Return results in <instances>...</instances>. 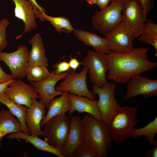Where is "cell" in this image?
Listing matches in <instances>:
<instances>
[{
    "label": "cell",
    "mask_w": 157,
    "mask_h": 157,
    "mask_svg": "<svg viewBox=\"0 0 157 157\" xmlns=\"http://www.w3.org/2000/svg\"><path fill=\"white\" fill-rule=\"evenodd\" d=\"M9 24L6 18L0 20V52H2L8 44L6 40V28Z\"/></svg>",
    "instance_id": "f546056e"
},
{
    "label": "cell",
    "mask_w": 157,
    "mask_h": 157,
    "mask_svg": "<svg viewBox=\"0 0 157 157\" xmlns=\"http://www.w3.org/2000/svg\"><path fill=\"white\" fill-rule=\"evenodd\" d=\"M123 21L133 29L136 37L141 35L144 29L142 16L143 8L138 0H124L122 6Z\"/></svg>",
    "instance_id": "5bb4252c"
},
{
    "label": "cell",
    "mask_w": 157,
    "mask_h": 157,
    "mask_svg": "<svg viewBox=\"0 0 157 157\" xmlns=\"http://www.w3.org/2000/svg\"><path fill=\"white\" fill-rule=\"evenodd\" d=\"M15 79H14L4 83L0 84V95L4 94L9 85Z\"/></svg>",
    "instance_id": "8d00e7d4"
},
{
    "label": "cell",
    "mask_w": 157,
    "mask_h": 157,
    "mask_svg": "<svg viewBox=\"0 0 157 157\" xmlns=\"http://www.w3.org/2000/svg\"><path fill=\"white\" fill-rule=\"evenodd\" d=\"M124 0H111V3L104 9L96 11L92 21L95 29L106 36L123 21L122 9Z\"/></svg>",
    "instance_id": "277c9868"
},
{
    "label": "cell",
    "mask_w": 157,
    "mask_h": 157,
    "mask_svg": "<svg viewBox=\"0 0 157 157\" xmlns=\"http://www.w3.org/2000/svg\"><path fill=\"white\" fill-rule=\"evenodd\" d=\"M127 92L123 98L126 101L142 95L146 99L157 95V80L136 76L127 82Z\"/></svg>",
    "instance_id": "7c38bea8"
},
{
    "label": "cell",
    "mask_w": 157,
    "mask_h": 157,
    "mask_svg": "<svg viewBox=\"0 0 157 157\" xmlns=\"http://www.w3.org/2000/svg\"><path fill=\"white\" fill-rule=\"evenodd\" d=\"M70 119L65 113L55 116L44 124V140L56 149H60L69 133Z\"/></svg>",
    "instance_id": "5b68a950"
},
{
    "label": "cell",
    "mask_w": 157,
    "mask_h": 157,
    "mask_svg": "<svg viewBox=\"0 0 157 157\" xmlns=\"http://www.w3.org/2000/svg\"><path fill=\"white\" fill-rule=\"evenodd\" d=\"M0 102L7 106L12 114L17 117L21 124L22 132L26 134L30 135L26 123L27 107L14 102L4 94L0 95Z\"/></svg>",
    "instance_id": "cb8c5ba5"
},
{
    "label": "cell",
    "mask_w": 157,
    "mask_h": 157,
    "mask_svg": "<svg viewBox=\"0 0 157 157\" xmlns=\"http://www.w3.org/2000/svg\"><path fill=\"white\" fill-rule=\"evenodd\" d=\"M153 144V148L148 151L146 157H157V141L155 140Z\"/></svg>",
    "instance_id": "e575fe53"
},
{
    "label": "cell",
    "mask_w": 157,
    "mask_h": 157,
    "mask_svg": "<svg viewBox=\"0 0 157 157\" xmlns=\"http://www.w3.org/2000/svg\"><path fill=\"white\" fill-rule=\"evenodd\" d=\"M68 94V92H63L60 97H55L51 99L49 104L47 113L40 124L41 127L51 118L69 111L71 104Z\"/></svg>",
    "instance_id": "44dd1931"
},
{
    "label": "cell",
    "mask_w": 157,
    "mask_h": 157,
    "mask_svg": "<svg viewBox=\"0 0 157 157\" xmlns=\"http://www.w3.org/2000/svg\"><path fill=\"white\" fill-rule=\"evenodd\" d=\"M14 79L11 75L6 74L2 69L0 65V84Z\"/></svg>",
    "instance_id": "d6a6232c"
},
{
    "label": "cell",
    "mask_w": 157,
    "mask_h": 157,
    "mask_svg": "<svg viewBox=\"0 0 157 157\" xmlns=\"http://www.w3.org/2000/svg\"><path fill=\"white\" fill-rule=\"evenodd\" d=\"M12 0L15 4V17L22 20L25 25L23 32L15 37L18 39L25 33L35 29L37 26L33 12L34 6L32 3L27 0Z\"/></svg>",
    "instance_id": "e0dca14e"
},
{
    "label": "cell",
    "mask_w": 157,
    "mask_h": 157,
    "mask_svg": "<svg viewBox=\"0 0 157 157\" xmlns=\"http://www.w3.org/2000/svg\"><path fill=\"white\" fill-rule=\"evenodd\" d=\"M33 8V12L35 17L39 18L42 21H49L59 33H60L64 29L67 30L68 32L74 30L70 21L67 18L63 16L53 17L49 16L45 13H41L35 7Z\"/></svg>",
    "instance_id": "d4e9b609"
},
{
    "label": "cell",
    "mask_w": 157,
    "mask_h": 157,
    "mask_svg": "<svg viewBox=\"0 0 157 157\" xmlns=\"http://www.w3.org/2000/svg\"><path fill=\"white\" fill-rule=\"evenodd\" d=\"M144 24V29L139 38L140 42L150 44L155 49L157 56V24L151 19H148Z\"/></svg>",
    "instance_id": "484cf974"
},
{
    "label": "cell",
    "mask_w": 157,
    "mask_h": 157,
    "mask_svg": "<svg viewBox=\"0 0 157 157\" xmlns=\"http://www.w3.org/2000/svg\"><path fill=\"white\" fill-rule=\"evenodd\" d=\"M137 108L120 107L110 121L108 126L113 141L119 144L131 138L134 126L137 124Z\"/></svg>",
    "instance_id": "3957f363"
},
{
    "label": "cell",
    "mask_w": 157,
    "mask_h": 157,
    "mask_svg": "<svg viewBox=\"0 0 157 157\" xmlns=\"http://www.w3.org/2000/svg\"><path fill=\"white\" fill-rule=\"evenodd\" d=\"M90 4H96L98 0H86Z\"/></svg>",
    "instance_id": "f35d334b"
},
{
    "label": "cell",
    "mask_w": 157,
    "mask_h": 157,
    "mask_svg": "<svg viewBox=\"0 0 157 157\" xmlns=\"http://www.w3.org/2000/svg\"><path fill=\"white\" fill-rule=\"evenodd\" d=\"M88 72V68L85 66L79 73L70 69L64 79L56 88V90L62 92H69L86 97L92 100H95V95L88 90L87 86V75Z\"/></svg>",
    "instance_id": "52a82bcc"
},
{
    "label": "cell",
    "mask_w": 157,
    "mask_h": 157,
    "mask_svg": "<svg viewBox=\"0 0 157 157\" xmlns=\"http://www.w3.org/2000/svg\"><path fill=\"white\" fill-rule=\"evenodd\" d=\"M68 63L70 69L74 71L81 65V62L79 61L76 58L71 57Z\"/></svg>",
    "instance_id": "836d02e7"
},
{
    "label": "cell",
    "mask_w": 157,
    "mask_h": 157,
    "mask_svg": "<svg viewBox=\"0 0 157 157\" xmlns=\"http://www.w3.org/2000/svg\"><path fill=\"white\" fill-rule=\"evenodd\" d=\"M32 46L28 58V66L36 65L47 67L48 66L47 59L42 39L40 35L37 33L29 41Z\"/></svg>",
    "instance_id": "ffe728a7"
},
{
    "label": "cell",
    "mask_w": 157,
    "mask_h": 157,
    "mask_svg": "<svg viewBox=\"0 0 157 157\" xmlns=\"http://www.w3.org/2000/svg\"><path fill=\"white\" fill-rule=\"evenodd\" d=\"M148 48L133 49L128 53L111 51L106 54L108 71L107 78L115 83H124L133 77L157 66V63L147 58Z\"/></svg>",
    "instance_id": "6da1fadb"
},
{
    "label": "cell",
    "mask_w": 157,
    "mask_h": 157,
    "mask_svg": "<svg viewBox=\"0 0 157 157\" xmlns=\"http://www.w3.org/2000/svg\"><path fill=\"white\" fill-rule=\"evenodd\" d=\"M68 95L71 104L69 115L71 117L75 111L78 113H87L96 118L103 120L102 115L97 106V100H91L86 97L79 96L68 93Z\"/></svg>",
    "instance_id": "ac0fdd59"
},
{
    "label": "cell",
    "mask_w": 157,
    "mask_h": 157,
    "mask_svg": "<svg viewBox=\"0 0 157 157\" xmlns=\"http://www.w3.org/2000/svg\"><path fill=\"white\" fill-rule=\"evenodd\" d=\"M111 0H98L97 4L99 6L101 10H102L108 6Z\"/></svg>",
    "instance_id": "d590c367"
},
{
    "label": "cell",
    "mask_w": 157,
    "mask_h": 157,
    "mask_svg": "<svg viewBox=\"0 0 157 157\" xmlns=\"http://www.w3.org/2000/svg\"><path fill=\"white\" fill-rule=\"evenodd\" d=\"M22 131L21 124L9 110H0V147L3 138L7 134Z\"/></svg>",
    "instance_id": "603a6c76"
},
{
    "label": "cell",
    "mask_w": 157,
    "mask_h": 157,
    "mask_svg": "<svg viewBox=\"0 0 157 157\" xmlns=\"http://www.w3.org/2000/svg\"><path fill=\"white\" fill-rule=\"evenodd\" d=\"M105 37L111 51L125 53L131 51L134 49L133 42L136 37L135 33L125 22L122 21Z\"/></svg>",
    "instance_id": "ba28073f"
},
{
    "label": "cell",
    "mask_w": 157,
    "mask_h": 157,
    "mask_svg": "<svg viewBox=\"0 0 157 157\" xmlns=\"http://www.w3.org/2000/svg\"><path fill=\"white\" fill-rule=\"evenodd\" d=\"M68 71L60 74H55L51 72V74L46 79L39 82H30L38 94L40 98L48 108L51 99L61 95L63 93L57 90L55 88L56 83L66 76Z\"/></svg>",
    "instance_id": "9a60e30c"
},
{
    "label": "cell",
    "mask_w": 157,
    "mask_h": 157,
    "mask_svg": "<svg viewBox=\"0 0 157 157\" xmlns=\"http://www.w3.org/2000/svg\"><path fill=\"white\" fill-rule=\"evenodd\" d=\"M28 1L31 2L32 4L33 5L34 7H35L36 9L40 12L42 13H45V11L43 8L40 6L36 2L35 0H27Z\"/></svg>",
    "instance_id": "74e56055"
},
{
    "label": "cell",
    "mask_w": 157,
    "mask_h": 157,
    "mask_svg": "<svg viewBox=\"0 0 157 157\" xmlns=\"http://www.w3.org/2000/svg\"><path fill=\"white\" fill-rule=\"evenodd\" d=\"M157 133V117L152 121L148 122L144 126L137 129L134 128L131 138L135 139L144 136L146 137L149 144L152 145L155 140L154 138Z\"/></svg>",
    "instance_id": "4316f807"
},
{
    "label": "cell",
    "mask_w": 157,
    "mask_h": 157,
    "mask_svg": "<svg viewBox=\"0 0 157 157\" xmlns=\"http://www.w3.org/2000/svg\"><path fill=\"white\" fill-rule=\"evenodd\" d=\"M55 69L53 72L56 74H59L69 71L70 68L68 62L64 60L55 64L53 66Z\"/></svg>",
    "instance_id": "1f68e13d"
},
{
    "label": "cell",
    "mask_w": 157,
    "mask_h": 157,
    "mask_svg": "<svg viewBox=\"0 0 157 157\" xmlns=\"http://www.w3.org/2000/svg\"><path fill=\"white\" fill-rule=\"evenodd\" d=\"M143 8L142 16L144 20H147V16L154 6L153 0H138Z\"/></svg>",
    "instance_id": "4dcf8cb0"
},
{
    "label": "cell",
    "mask_w": 157,
    "mask_h": 157,
    "mask_svg": "<svg viewBox=\"0 0 157 157\" xmlns=\"http://www.w3.org/2000/svg\"><path fill=\"white\" fill-rule=\"evenodd\" d=\"M84 143L82 119L80 116L73 117L68 134L60 149L63 157H73L77 149Z\"/></svg>",
    "instance_id": "4fadbf2b"
},
{
    "label": "cell",
    "mask_w": 157,
    "mask_h": 157,
    "mask_svg": "<svg viewBox=\"0 0 157 157\" xmlns=\"http://www.w3.org/2000/svg\"><path fill=\"white\" fill-rule=\"evenodd\" d=\"M4 94L14 102L27 108L32 104L33 99L40 98L34 87L22 81L20 78L12 81Z\"/></svg>",
    "instance_id": "8fae6325"
},
{
    "label": "cell",
    "mask_w": 157,
    "mask_h": 157,
    "mask_svg": "<svg viewBox=\"0 0 157 157\" xmlns=\"http://www.w3.org/2000/svg\"><path fill=\"white\" fill-rule=\"evenodd\" d=\"M73 157H99L94 147L85 142L76 150Z\"/></svg>",
    "instance_id": "f1b7e54d"
},
{
    "label": "cell",
    "mask_w": 157,
    "mask_h": 157,
    "mask_svg": "<svg viewBox=\"0 0 157 157\" xmlns=\"http://www.w3.org/2000/svg\"><path fill=\"white\" fill-rule=\"evenodd\" d=\"M116 88V84L114 82L108 83L102 88L93 84L92 88L93 94L99 96L97 105L103 121L108 125L121 107L115 98Z\"/></svg>",
    "instance_id": "8992f818"
},
{
    "label": "cell",
    "mask_w": 157,
    "mask_h": 157,
    "mask_svg": "<svg viewBox=\"0 0 157 157\" xmlns=\"http://www.w3.org/2000/svg\"><path fill=\"white\" fill-rule=\"evenodd\" d=\"M29 52L24 45L19 46L12 53L0 52V61H3L8 67L14 79H24L26 76Z\"/></svg>",
    "instance_id": "30bf717a"
},
{
    "label": "cell",
    "mask_w": 157,
    "mask_h": 157,
    "mask_svg": "<svg viewBox=\"0 0 157 157\" xmlns=\"http://www.w3.org/2000/svg\"><path fill=\"white\" fill-rule=\"evenodd\" d=\"M85 142L94 148L99 157H105L112 144L108 125L88 114L82 119Z\"/></svg>",
    "instance_id": "7a4b0ae2"
},
{
    "label": "cell",
    "mask_w": 157,
    "mask_h": 157,
    "mask_svg": "<svg viewBox=\"0 0 157 157\" xmlns=\"http://www.w3.org/2000/svg\"><path fill=\"white\" fill-rule=\"evenodd\" d=\"M47 67L39 65L28 66L26 76L30 82H39L47 78L50 74Z\"/></svg>",
    "instance_id": "83f0119b"
},
{
    "label": "cell",
    "mask_w": 157,
    "mask_h": 157,
    "mask_svg": "<svg viewBox=\"0 0 157 157\" xmlns=\"http://www.w3.org/2000/svg\"><path fill=\"white\" fill-rule=\"evenodd\" d=\"M36 99H33L32 104L27 108L26 123L30 135L43 136L40 124L45 117L46 107L42 100L38 101Z\"/></svg>",
    "instance_id": "2e32d148"
},
{
    "label": "cell",
    "mask_w": 157,
    "mask_h": 157,
    "mask_svg": "<svg viewBox=\"0 0 157 157\" xmlns=\"http://www.w3.org/2000/svg\"><path fill=\"white\" fill-rule=\"evenodd\" d=\"M81 65L87 67L91 81L99 88L108 82L106 74L108 71L106 54L88 50Z\"/></svg>",
    "instance_id": "9c48e42d"
},
{
    "label": "cell",
    "mask_w": 157,
    "mask_h": 157,
    "mask_svg": "<svg viewBox=\"0 0 157 157\" xmlns=\"http://www.w3.org/2000/svg\"><path fill=\"white\" fill-rule=\"evenodd\" d=\"M8 139H18L24 140L30 143L35 148L42 151L49 152L58 157H63L60 149L55 148L45 140H43L38 135H27L22 131L9 134L7 136Z\"/></svg>",
    "instance_id": "7402d4cb"
},
{
    "label": "cell",
    "mask_w": 157,
    "mask_h": 157,
    "mask_svg": "<svg viewBox=\"0 0 157 157\" xmlns=\"http://www.w3.org/2000/svg\"><path fill=\"white\" fill-rule=\"evenodd\" d=\"M74 35L85 44L92 47L97 52L107 54L111 52L106 38L80 29H74Z\"/></svg>",
    "instance_id": "d6986e66"
}]
</instances>
